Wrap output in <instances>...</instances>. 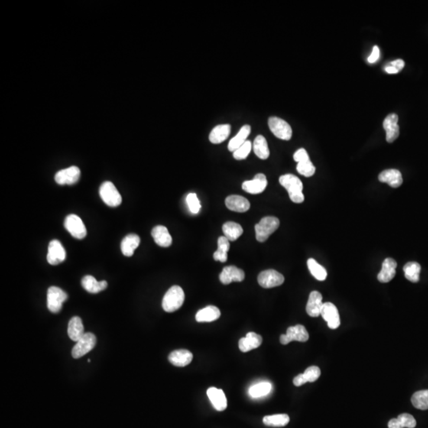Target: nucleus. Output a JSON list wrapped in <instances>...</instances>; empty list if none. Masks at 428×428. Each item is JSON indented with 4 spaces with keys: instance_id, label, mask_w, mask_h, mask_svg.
I'll list each match as a JSON object with an SVG mask.
<instances>
[{
    "instance_id": "1",
    "label": "nucleus",
    "mask_w": 428,
    "mask_h": 428,
    "mask_svg": "<svg viewBox=\"0 0 428 428\" xmlns=\"http://www.w3.org/2000/svg\"><path fill=\"white\" fill-rule=\"evenodd\" d=\"M279 183L287 190L292 202L297 204L304 202L303 184L298 177L292 174L284 175L279 178Z\"/></svg>"
},
{
    "instance_id": "2",
    "label": "nucleus",
    "mask_w": 428,
    "mask_h": 428,
    "mask_svg": "<svg viewBox=\"0 0 428 428\" xmlns=\"http://www.w3.org/2000/svg\"><path fill=\"white\" fill-rule=\"evenodd\" d=\"M185 300V293L179 286L170 287L164 295L162 302V307L167 312H173L180 309Z\"/></svg>"
},
{
    "instance_id": "3",
    "label": "nucleus",
    "mask_w": 428,
    "mask_h": 428,
    "mask_svg": "<svg viewBox=\"0 0 428 428\" xmlns=\"http://www.w3.org/2000/svg\"><path fill=\"white\" fill-rule=\"evenodd\" d=\"M280 225L279 218L275 217H265L255 225V237L259 242H265L270 235H272Z\"/></svg>"
},
{
    "instance_id": "4",
    "label": "nucleus",
    "mask_w": 428,
    "mask_h": 428,
    "mask_svg": "<svg viewBox=\"0 0 428 428\" xmlns=\"http://www.w3.org/2000/svg\"><path fill=\"white\" fill-rule=\"evenodd\" d=\"M68 300V294L60 288L51 286L47 291V307L53 313H58L63 303Z\"/></svg>"
},
{
    "instance_id": "5",
    "label": "nucleus",
    "mask_w": 428,
    "mask_h": 428,
    "mask_svg": "<svg viewBox=\"0 0 428 428\" xmlns=\"http://www.w3.org/2000/svg\"><path fill=\"white\" fill-rule=\"evenodd\" d=\"M101 199L107 205L111 207H117L121 205L122 202L121 195H120L114 183L106 181L101 185L99 189Z\"/></svg>"
},
{
    "instance_id": "6",
    "label": "nucleus",
    "mask_w": 428,
    "mask_h": 428,
    "mask_svg": "<svg viewBox=\"0 0 428 428\" xmlns=\"http://www.w3.org/2000/svg\"><path fill=\"white\" fill-rule=\"evenodd\" d=\"M268 125L270 131L277 138L281 139L283 141H290L293 134L291 126L285 120L271 117L269 118Z\"/></svg>"
},
{
    "instance_id": "7",
    "label": "nucleus",
    "mask_w": 428,
    "mask_h": 428,
    "mask_svg": "<svg viewBox=\"0 0 428 428\" xmlns=\"http://www.w3.org/2000/svg\"><path fill=\"white\" fill-rule=\"evenodd\" d=\"M96 342V337L94 334L91 332L85 333L72 348V357L74 358H79L84 356L88 352L93 350Z\"/></svg>"
},
{
    "instance_id": "8",
    "label": "nucleus",
    "mask_w": 428,
    "mask_h": 428,
    "mask_svg": "<svg viewBox=\"0 0 428 428\" xmlns=\"http://www.w3.org/2000/svg\"><path fill=\"white\" fill-rule=\"evenodd\" d=\"M284 281V276L277 272V270H272V269L263 270L258 276L259 284L265 289L281 286Z\"/></svg>"
},
{
    "instance_id": "9",
    "label": "nucleus",
    "mask_w": 428,
    "mask_h": 428,
    "mask_svg": "<svg viewBox=\"0 0 428 428\" xmlns=\"http://www.w3.org/2000/svg\"><path fill=\"white\" fill-rule=\"evenodd\" d=\"M65 227L75 238L82 240L87 236V228L83 221L76 214H70L66 218Z\"/></svg>"
},
{
    "instance_id": "10",
    "label": "nucleus",
    "mask_w": 428,
    "mask_h": 428,
    "mask_svg": "<svg viewBox=\"0 0 428 428\" xmlns=\"http://www.w3.org/2000/svg\"><path fill=\"white\" fill-rule=\"evenodd\" d=\"M309 339V332L306 330V328L303 325H297L288 328L286 335H282L280 336V342L283 345H286L292 341L306 342Z\"/></svg>"
},
{
    "instance_id": "11",
    "label": "nucleus",
    "mask_w": 428,
    "mask_h": 428,
    "mask_svg": "<svg viewBox=\"0 0 428 428\" xmlns=\"http://www.w3.org/2000/svg\"><path fill=\"white\" fill-rule=\"evenodd\" d=\"M320 315L328 323V326L331 329H336L339 328L340 325V317H339V311L334 304L331 302L324 303L321 309Z\"/></svg>"
},
{
    "instance_id": "12",
    "label": "nucleus",
    "mask_w": 428,
    "mask_h": 428,
    "mask_svg": "<svg viewBox=\"0 0 428 428\" xmlns=\"http://www.w3.org/2000/svg\"><path fill=\"white\" fill-rule=\"evenodd\" d=\"M66 259V251L63 245L57 240H53L49 243L48 250L47 261L50 265H58Z\"/></svg>"
},
{
    "instance_id": "13",
    "label": "nucleus",
    "mask_w": 428,
    "mask_h": 428,
    "mask_svg": "<svg viewBox=\"0 0 428 428\" xmlns=\"http://www.w3.org/2000/svg\"><path fill=\"white\" fill-rule=\"evenodd\" d=\"M80 174L79 167L72 166L57 172L55 180L59 185H73L80 179Z\"/></svg>"
},
{
    "instance_id": "14",
    "label": "nucleus",
    "mask_w": 428,
    "mask_h": 428,
    "mask_svg": "<svg viewBox=\"0 0 428 428\" xmlns=\"http://www.w3.org/2000/svg\"><path fill=\"white\" fill-rule=\"evenodd\" d=\"M267 186V179L264 174H257L251 180L245 181L242 184L243 190L251 195L263 193Z\"/></svg>"
},
{
    "instance_id": "15",
    "label": "nucleus",
    "mask_w": 428,
    "mask_h": 428,
    "mask_svg": "<svg viewBox=\"0 0 428 428\" xmlns=\"http://www.w3.org/2000/svg\"><path fill=\"white\" fill-rule=\"evenodd\" d=\"M398 119L397 114H390L383 121V127L386 133V141L389 143H393L400 135Z\"/></svg>"
},
{
    "instance_id": "16",
    "label": "nucleus",
    "mask_w": 428,
    "mask_h": 428,
    "mask_svg": "<svg viewBox=\"0 0 428 428\" xmlns=\"http://www.w3.org/2000/svg\"><path fill=\"white\" fill-rule=\"evenodd\" d=\"M245 277L244 270L235 266L225 267L220 274V281L224 285H228L232 282H242Z\"/></svg>"
},
{
    "instance_id": "17",
    "label": "nucleus",
    "mask_w": 428,
    "mask_h": 428,
    "mask_svg": "<svg viewBox=\"0 0 428 428\" xmlns=\"http://www.w3.org/2000/svg\"><path fill=\"white\" fill-rule=\"evenodd\" d=\"M225 205L230 210L245 212L250 209L249 201L241 195H230L225 199Z\"/></svg>"
},
{
    "instance_id": "18",
    "label": "nucleus",
    "mask_w": 428,
    "mask_h": 428,
    "mask_svg": "<svg viewBox=\"0 0 428 428\" xmlns=\"http://www.w3.org/2000/svg\"><path fill=\"white\" fill-rule=\"evenodd\" d=\"M397 263L393 259L387 258L382 263V267L377 275L378 281L382 283H390L396 275Z\"/></svg>"
},
{
    "instance_id": "19",
    "label": "nucleus",
    "mask_w": 428,
    "mask_h": 428,
    "mask_svg": "<svg viewBox=\"0 0 428 428\" xmlns=\"http://www.w3.org/2000/svg\"><path fill=\"white\" fill-rule=\"evenodd\" d=\"M322 299L323 297L319 292H311L307 306H306V312L309 316L312 317H318L320 315L321 309L324 305Z\"/></svg>"
},
{
    "instance_id": "20",
    "label": "nucleus",
    "mask_w": 428,
    "mask_h": 428,
    "mask_svg": "<svg viewBox=\"0 0 428 428\" xmlns=\"http://www.w3.org/2000/svg\"><path fill=\"white\" fill-rule=\"evenodd\" d=\"M207 396L216 410L222 412L227 409L228 402L223 390L211 387L207 390Z\"/></svg>"
},
{
    "instance_id": "21",
    "label": "nucleus",
    "mask_w": 428,
    "mask_h": 428,
    "mask_svg": "<svg viewBox=\"0 0 428 428\" xmlns=\"http://www.w3.org/2000/svg\"><path fill=\"white\" fill-rule=\"evenodd\" d=\"M193 359V355L187 350L181 349L172 351L168 356V360L172 365L184 367L189 365Z\"/></svg>"
},
{
    "instance_id": "22",
    "label": "nucleus",
    "mask_w": 428,
    "mask_h": 428,
    "mask_svg": "<svg viewBox=\"0 0 428 428\" xmlns=\"http://www.w3.org/2000/svg\"><path fill=\"white\" fill-rule=\"evenodd\" d=\"M378 179L381 183H387L391 187L397 188L403 183V178L400 170L397 169H389L380 173Z\"/></svg>"
},
{
    "instance_id": "23",
    "label": "nucleus",
    "mask_w": 428,
    "mask_h": 428,
    "mask_svg": "<svg viewBox=\"0 0 428 428\" xmlns=\"http://www.w3.org/2000/svg\"><path fill=\"white\" fill-rule=\"evenodd\" d=\"M152 237L156 244L163 248L170 247L172 244V237L165 226L157 225L152 230Z\"/></svg>"
},
{
    "instance_id": "24",
    "label": "nucleus",
    "mask_w": 428,
    "mask_h": 428,
    "mask_svg": "<svg viewBox=\"0 0 428 428\" xmlns=\"http://www.w3.org/2000/svg\"><path fill=\"white\" fill-rule=\"evenodd\" d=\"M263 342V339L258 334L249 332L245 337L239 341V348L242 352H248L251 350L258 348Z\"/></svg>"
},
{
    "instance_id": "25",
    "label": "nucleus",
    "mask_w": 428,
    "mask_h": 428,
    "mask_svg": "<svg viewBox=\"0 0 428 428\" xmlns=\"http://www.w3.org/2000/svg\"><path fill=\"white\" fill-rule=\"evenodd\" d=\"M320 374L319 367L312 366L306 369L304 374H299L297 377H295L293 379V384L299 387L307 382H314L319 378Z\"/></svg>"
},
{
    "instance_id": "26",
    "label": "nucleus",
    "mask_w": 428,
    "mask_h": 428,
    "mask_svg": "<svg viewBox=\"0 0 428 428\" xmlns=\"http://www.w3.org/2000/svg\"><path fill=\"white\" fill-rule=\"evenodd\" d=\"M140 243H141V238L138 235H137V234H129L121 241V252L125 256H133L134 251L138 248Z\"/></svg>"
},
{
    "instance_id": "27",
    "label": "nucleus",
    "mask_w": 428,
    "mask_h": 428,
    "mask_svg": "<svg viewBox=\"0 0 428 428\" xmlns=\"http://www.w3.org/2000/svg\"><path fill=\"white\" fill-rule=\"evenodd\" d=\"M68 334L72 341L78 342L84 335V327L82 319L79 316H73L70 319L68 327Z\"/></svg>"
},
{
    "instance_id": "28",
    "label": "nucleus",
    "mask_w": 428,
    "mask_h": 428,
    "mask_svg": "<svg viewBox=\"0 0 428 428\" xmlns=\"http://www.w3.org/2000/svg\"><path fill=\"white\" fill-rule=\"evenodd\" d=\"M231 133V125L228 124L217 125L209 134V141L212 144H221L228 139Z\"/></svg>"
},
{
    "instance_id": "29",
    "label": "nucleus",
    "mask_w": 428,
    "mask_h": 428,
    "mask_svg": "<svg viewBox=\"0 0 428 428\" xmlns=\"http://www.w3.org/2000/svg\"><path fill=\"white\" fill-rule=\"evenodd\" d=\"M221 316V311L216 306H209L197 312L195 319L199 323L212 322L217 320Z\"/></svg>"
},
{
    "instance_id": "30",
    "label": "nucleus",
    "mask_w": 428,
    "mask_h": 428,
    "mask_svg": "<svg viewBox=\"0 0 428 428\" xmlns=\"http://www.w3.org/2000/svg\"><path fill=\"white\" fill-rule=\"evenodd\" d=\"M251 128L249 125H245L241 129L238 134L228 143V148L230 152H235L247 141V138L251 134Z\"/></svg>"
},
{
    "instance_id": "31",
    "label": "nucleus",
    "mask_w": 428,
    "mask_h": 428,
    "mask_svg": "<svg viewBox=\"0 0 428 428\" xmlns=\"http://www.w3.org/2000/svg\"><path fill=\"white\" fill-rule=\"evenodd\" d=\"M82 286L88 293H98L106 289L107 283L105 281L98 282L93 276L87 275L82 279Z\"/></svg>"
},
{
    "instance_id": "32",
    "label": "nucleus",
    "mask_w": 428,
    "mask_h": 428,
    "mask_svg": "<svg viewBox=\"0 0 428 428\" xmlns=\"http://www.w3.org/2000/svg\"><path fill=\"white\" fill-rule=\"evenodd\" d=\"M416 426V419L408 413H403L396 419H392L388 424L389 428H414Z\"/></svg>"
},
{
    "instance_id": "33",
    "label": "nucleus",
    "mask_w": 428,
    "mask_h": 428,
    "mask_svg": "<svg viewBox=\"0 0 428 428\" xmlns=\"http://www.w3.org/2000/svg\"><path fill=\"white\" fill-rule=\"evenodd\" d=\"M253 150L257 157L261 160H267L270 156L268 144L263 136L259 135L255 137L253 143Z\"/></svg>"
},
{
    "instance_id": "34",
    "label": "nucleus",
    "mask_w": 428,
    "mask_h": 428,
    "mask_svg": "<svg viewBox=\"0 0 428 428\" xmlns=\"http://www.w3.org/2000/svg\"><path fill=\"white\" fill-rule=\"evenodd\" d=\"M229 242L230 241L225 237H221L218 238V250L213 254V259L215 261L225 263L228 260V251L230 249Z\"/></svg>"
},
{
    "instance_id": "35",
    "label": "nucleus",
    "mask_w": 428,
    "mask_h": 428,
    "mask_svg": "<svg viewBox=\"0 0 428 428\" xmlns=\"http://www.w3.org/2000/svg\"><path fill=\"white\" fill-rule=\"evenodd\" d=\"M225 237L229 241H237L239 237L242 235L244 232L242 227L241 225L233 222V221H228L224 224L222 227Z\"/></svg>"
},
{
    "instance_id": "36",
    "label": "nucleus",
    "mask_w": 428,
    "mask_h": 428,
    "mask_svg": "<svg viewBox=\"0 0 428 428\" xmlns=\"http://www.w3.org/2000/svg\"><path fill=\"white\" fill-rule=\"evenodd\" d=\"M421 267L416 262H409L404 267V275L409 281L412 283H418L419 281Z\"/></svg>"
},
{
    "instance_id": "37",
    "label": "nucleus",
    "mask_w": 428,
    "mask_h": 428,
    "mask_svg": "<svg viewBox=\"0 0 428 428\" xmlns=\"http://www.w3.org/2000/svg\"><path fill=\"white\" fill-rule=\"evenodd\" d=\"M308 267L311 274L318 281H325L328 276L326 269L321 266L313 259H309L307 261Z\"/></svg>"
},
{
    "instance_id": "38",
    "label": "nucleus",
    "mask_w": 428,
    "mask_h": 428,
    "mask_svg": "<svg viewBox=\"0 0 428 428\" xmlns=\"http://www.w3.org/2000/svg\"><path fill=\"white\" fill-rule=\"evenodd\" d=\"M263 423L266 426H274V427H281L285 426L290 422V417L286 414L273 415V416H267L263 418Z\"/></svg>"
},
{
    "instance_id": "39",
    "label": "nucleus",
    "mask_w": 428,
    "mask_h": 428,
    "mask_svg": "<svg viewBox=\"0 0 428 428\" xmlns=\"http://www.w3.org/2000/svg\"><path fill=\"white\" fill-rule=\"evenodd\" d=\"M412 403L416 409L428 410V390L416 392L412 397Z\"/></svg>"
},
{
    "instance_id": "40",
    "label": "nucleus",
    "mask_w": 428,
    "mask_h": 428,
    "mask_svg": "<svg viewBox=\"0 0 428 428\" xmlns=\"http://www.w3.org/2000/svg\"><path fill=\"white\" fill-rule=\"evenodd\" d=\"M272 386L269 382H260L251 386L249 389V395L253 398L264 397L270 393Z\"/></svg>"
},
{
    "instance_id": "41",
    "label": "nucleus",
    "mask_w": 428,
    "mask_h": 428,
    "mask_svg": "<svg viewBox=\"0 0 428 428\" xmlns=\"http://www.w3.org/2000/svg\"><path fill=\"white\" fill-rule=\"evenodd\" d=\"M297 170L299 174L305 177H311L315 174L316 167L312 164L310 159L307 158L297 163Z\"/></svg>"
},
{
    "instance_id": "42",
    "label": "nucleus",
    "mask_w": 428,
    "mask_h": 428,
    "mask_svg": "<svg viewBox=\"0 0 428 428\" xmlns=\"http://www.w3.org/2000/svg\"><path fill=\"white\" fill-rule=\"evenodd\" d=\"M252 144L250 141H247L243 145L233 152V157L237 160H245L251 151Z\"/></svg>"
},
{
    "instance_id": "43",
    "label": "nucleus",
    "mask_w": 428,
    "mask_h": 428,
    "mask_svg": "<svg viewBox=\"0 0 428 428\" xmlns=\"http://www.w3.org/2000/svg\"><path fill=\"white\" fill-rule=\"evenodd\" d=\"M186 204L192 213H199L201 209V204L196 194L190 193L186 196Z\"/></svg>"
},
{
    "instance_id": "44",
    "label": "nucleus",
    "mask_w": 428,
    "mask_h": 428,
    "mask_svg": "<svg viewBox=\"0 0 428 428\" xmlns=\"http://www.w3.org/2000/svg\"><path fill=\"white\" fill-rule=\"evenodd\" d=\"M404 61L401 59H397V60H393V61L390 62L384 66V70L386 71V73L388 74H397L400 72L402 69H404Z\"/></svg>"
},
{
    "instance_id": "45",
    "label": "nucleus",
    "mask_w": 428,
    "mask_h": 428,
    "mask_svg": "<svg viewBox=\"0 0 428 428\" xmlns=\"http://www.w3.org/2000/svg\"><path fill=\"white\" fill-rule=\"evenodd\" d=\"M307 158H309V154L305 148H300L293 155V160L297 163Z\"/></svg>"
},
{
    "instance_id": "46",
    "label": "nucleus",
    "mask_w": 428,
    "mask_h": 428,
    "mask_svg": "<svg viewBox=\"0 0 428 428\" xmlns=\"http://www.w3.org/2000/svg\"><path fill=\"white\" fill-rule=\"evenodd\" d=\"M380 57V49L378 46H375L373 48L372 53L367 59V61L370 63H374L377 61Z\"/></svg>"
}]
</instances>
